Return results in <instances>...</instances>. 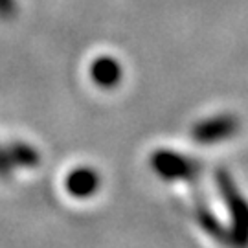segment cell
<instances>
[{"mask_svg":"<svg viewBox=\"0 0 248 248\" xmlns=\"http://www.w3.org/2000/svg\"><path fill=\"white\" fill-rule=\"evenodd\" d=\"M13 171V162L8 151L0 149V177H9V173Z\"/></svg>","mask_w":248,"mask_h":248,"instance_id":"cell-6","label":"cell"},{"mask_svg":"<svg viewBox=\"0 0 248 248\" xmlns=\"http://www.w3.org/2000/svg\"><path fill=\"white\" fill-rule=\"evenodd\" d=\"M9 156H11V162L13 166L18 164V166H24V168H31L39 164V155L33 147H30L26 143H13L8 149Z\"/></svg>","mask_w":248,"mask_h":248,"instance_id":"cell-5","label":"cell"},{"mask_svg":"<svg viewBox=\"0 0 248 248\" xmlns=\"http://www.w3.org/2000/svg\"><path fill=\"white\" fill-rule=\"evenodd\" d=\"M15 13V0H0V17L8 18Z\"/></svg>","mask_w":248,"mask_h":248,"instance_id":"cell-7","label":"cell"},{"mask_svg":"<svg viewBox=\"0 0 248 248\" xmlns=\"http://www.w3.org/2000/svg\"><path fill=\"white\" fill-rule=\"evenodd\" d=\"M237 131V120L233 116H215L204 120L193 129V138L199 143H217Z\"/></svg>","mask_w":248,"mask_h":248,"instance_id":"cell-2","label":"cell"},{"mask_svg":"<svg viewBox=\"0 0 248 248\" xmlns=\"http://www.w3.org/2000/svg\"><path fill=\"white\" fill-rule=\"evenodd\" d=\"M90 76L96 85L103 89H112L122 79V66L112 57H99L90 66Z\"/></svg>","mask_w":248,"mask_h":248,"instance_id":"cell-4","label":"cell"},{"mask_svg":"<svg viewBox=\"0 0 248 248\" xmlns=\"http://www.w3.org/2000/svg\"><path fill=\"white\" fill-rule=\"evenodd\" d=\"M99 187V175L90 168H78L74 169L66 177V189L74 197H89L96 193Z\"/></svg>","mask_w":248,"mask_h":248,"instance_id":"cell-3","label":"cell"},{"mask_svg":"<svg viewBox=\"0 0 248 248\" xmlns=\"http://www.w3.org/2000/svg\"><path fill=\"white\" fill-rule=\"evenodd\" d=\"M151 166L162 178H193L197 175V164L193 160L177 155L173 151H156L151 158Z\"/></svg>","mask_w":248,"mask_h":248,"instance_id":"cell-1","label":"cell"}]
</instances>
